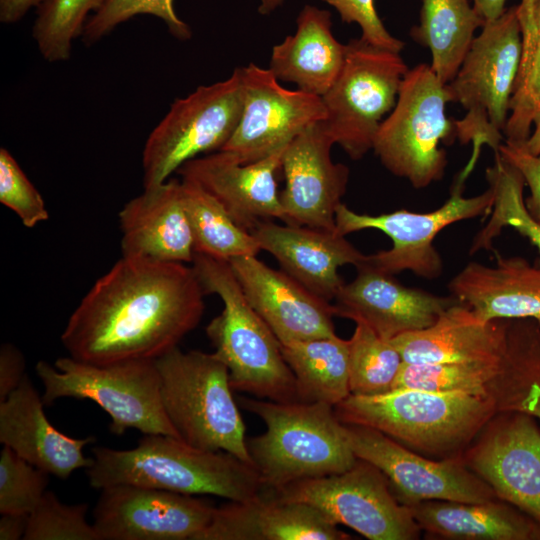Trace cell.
Masks as SVG:
<instances>
[{
  "instance_id": "21",
  "label": "cell",
  "mask_w": 540,
  "mask_h": 540,
  "mask_svg": "<svg viewBox=\"0 0 540 540\" xmlns=\"http://www.w3.org/2000/svg\"><path fill=\"white\" fill-rule=\"evenodd\" d=\"M284 149L247 164L219 150L189 160L177 172L212 195L238 226L251 232L262 221L283 219L276 173Z\"/></svg>"
},
{
  "instance_id": "35",
  "label": "cell",
  "mask_w": 540,
  "mask_h": 540,
  "mask_svg": "<svg viewBox=\"0 0 540 540\" xmlns=\"http://www.w3.org/2000/svg\"><path fill=\"white\" fill-rule=\"evenodd\" d=\"M492 166L486 169V180L493 191L492 213L486 225L476 234L469 253L493 249V242L504 227H513L527 238L540 254V224L528 213L524 202L525 181L521 173L500 153L494 154Z\"/></svg>"
},
{
  "instance_id": "27",
  "label": "cell",
  "mask_w": 540,
  "mask_h": 540,
  "mask_svg": "<svg viewBox=\"0 0 540 540\" xmlns=\"http://www.w3.org/2000/svg\"><path fill=\"white\" fill-rule=\"evenodd\" d=\"M507 320L484 321L464 303L444 311L429 327L391 339L404 363L499 361Z\"/></svg>"
},
{
  "instance_id": "22",
  "label": "cell",
  "mask_w": 540,
  "mask_h": 540,
  "mask_svg": "<svg viewBox=\"0 0 540 540\" xmlns=\"http://www.w3.org/2000/svg\"><path fill=\"white\" fill-rule=\"evenodd\" d=\"M251 233L260 249L278 261L281 270L329 302L344 285L339 268L356 267L366 256L336 230L266 220L258 223Z\"/></svg>"
},
{
  "instance_id": "23",
  "label": "cell",
  "mask_w": 540,
  "mask_h": 540,
  "mask_svg": "<svg viewBox=\"0 0 540 540\" xmlns=\"http://www.w3.org/2000/svg\"><path fill=\"white\" fill-rule=\"evenodd\" d=\"M318 508L281 500L268 489L247 501L215 508L195 540H348L350 535Z\"/></svg>"
},
{
  "instance_id": "14",
  "label": "cell",
  "mask_w": 540,
  "mask_h": 540,
  "mask_svg": "<svg viewBox=\"0 0 540 540\" xmlns=\"http://www.w3.org/2000/svg\"><path fill=\"white\" fill-rule=\"evenodd\" d=\"M342 424L354 455L377 467L397 500L408 507L427 500L479 503L498 499L492 488L467 467L462 455L432 459L376 429Z\"/></svg>"
},
{
  "instance_id": "24",
  "label": "cell",
  "mask_w": 540,
  "mask_h": 540,
  "mask_svg": "<svg viewBox=\"0 0 540 540\" xmlns=\"http://www.w3.org/2000/svg\"><path fill=\"white\" fill-rule=\"evenodd\" d=\"M42 395L26 374L19 386L0 402V443L37 468L65 480L77 469L89 468L84 455L93 436L73 438L56 429L44 412Z\"/></svg>"
},
{
  "instance_id": "39",
  "label": "cell",
  "mask_w": 540,
  "mask_h": 540,
  "mask_svg": "<svg viewBox=\"0 0 540 540\" xmlns=\"http://www.w3.org/2000/svg\"><path fill=\"white\" fill-rule=\"evenodd\" d=\"M152 15L161 19L170 34L188 40L191 29L175 12L174 0H105L89 17L81 34L86 45H92L112 32L118 25L137 15Z\"/></svg>"
},
{
  "instance_id": "31",
  "label": "cell",
  "mask_w": 540,
  "mask_h": 540,
  "mask_svg": "<svg viewBox=\"0 0 540 540\" xmlns=\"http://www.w3.org/2000/svg\"><path fill=\"white\" fill-rule=\"evenodd\" d=\"M485 20L468 0H422L420 24L412 38L431 52V68L444 85L458 72L477 28Z\"/></svg>"
},
{
  "instance_id": "6",
  "label": "cell",
  "mask_w": 540,
  "mask_h": 540,
  "mask_svg": "<svg viewBox=\"0 0 540 540\" xmlns=\"http://www.w3.org/2000/svg\"><path fill=\"white\" fill-rule=\"evenodd\" d=\"M521 53L515 5L498 19L485 22L455 77L446 84L451 101L460 103L466 110L462 119L454 120L455 135L461 144L472 145L466 164L472 171L484 146L497 154L504 141Z\"/></svg>"
},
{
  "instance_id": "28",
  "label": "cell",
  "mask_w": 540,
  "mask_h": 540,
  "mask_svg": "<svg viewBox=\"0 0 540 540\" xmlns=\"http://www.w3.org/2000/svg\"><path fill=\"white\" fill-rule=\"evenodd\" d=\"M296 24L294 34L273 46L268 68L279 81L322 97L342 70L346 44L333 35L327 10L305 5Z\"/></svg>"
},
{
  "instance_id": "50",
  "label": "cell",
  "mask_w": 540,
  "mask_h": 540,
  "mask_svg": "<svg viewBox=\"0 0 540 540\" xmlns=\"http://www.w3.org/2000/svg\"><path fill=\"white\" fill-rule=\"evenodd\" d=\"M285 0H259L258 12L268 15L279 8Z\"/></svg>"
},
{
  "instance_id": "33",
  "label": "cell",
  "mask_w": 540,
  "mask_h": 540,
  "mask_svg": "<svg viewBox=\"0 0 540 540\" xmlns=\"http://www.w3.org/2000/svg\"><path fill=\"white\" fill-rule=\"evenodd\" d=\"M180 180L195 253L225 261L257 256L261 249L250 231L238 226L223 206L197 183Z\"/></svg>"
},
{
  "instance_id": "10",
  "label": "cell",
  "mask_w": 540,
  "mask_h": 540,
  "mask_svg": "<svg viewBox=\"0 0 540 540\" xmlns=\"http://www.w3.org/2000/svg\"><path fill=\"white\" fill-rule=\"evenodd\" d=\"M408 70L399 52L361 37L346 44L342 70L321 97L326 109L322 125L351 159L359 160L372 150L379 126L394 108Z\"/></svg>"
},
{
  "instance_id": "47",
  "label": "cell",
  "mask_w": 540,
  "mask_h": 540,
  "mask_svg": "<svg viewBox=\"0 0 540 540\" xmlns=\"http://www.w3.org/2000/svg\"><path fill=\"white\" fill-rule=\"evenodd\" d=\"M44 0H0V21L13 24L21 20L33 7H38Z\"/></svg>"
},
{
  "instance_id": "44",
  "label": "cell",
  "mask_w": 540,
  "mask_h": 540,
  "mask_svg": "<svg viewBox=\"0 0 540 540\" xmlns=\"http://www.w3.org/2000/svg\"><path fill=\"white\" fill-rule=\"evenodd\" d=\"M500 155L512 164L524 178L530 194L524 199L529 215L540 224V155H534L519 142L504 140Z\"/></svg>"
},
{
  "instance_id": "15",
  "label": "cell",
  "mask_w": 540,
  "mask_h": 540,
  "mask_svg": "<svg viewBox=\"0 0 540 540\" xmlns=\"http://www.w3.org/2000/svg\"><path fill=\"white\" fill-rule=\"evenodd\" d=\"M242 113L221 150L242 163L264 159L285 148L308 127L326 118L320 96L283 87L269 68L254 63L239 67Z\"/></svg>"
},
{
  "instance_id": "18",
  "label": "cell",
  "mask_w": 540,
  "mask_h": 540,
  "mask_svg": "<svg viewBox=\"0 0 540 540\" xmlns=\"http://www.w3.org/2000/svg\"><path fill=\"white\" fill-rule=\"evenodd\" d=\"M334 142L322 122L296 136L284 149L280 193L282 221L287 224L336 230V210L349 182V168L331 158Z\"/></svg>"
},
{
  "instance_id": "3",
  "label": "cell",
  "mask_w": 540,
  "mask_h": 540,
  "mask_svg": "<svg viewBox=\"0 0 540 540\" xmlns=\"http://www.w3.org/2000/svg\"><path fill=\"white\" fill-rule=\"evenodd\" d=\"M340 422L376 429L432 459L461 456L497 413L488 395L398 389L350 394L334 406Z\"/></svg>"
},
{
  "instance_id": "48",
  "label": "cell",
  "mask_w": 540,
  "mask_h": 540,
  "mask_svg": "<svg viewBox=\"0 0 540 540\" xmlns=\"http://www.w3.org/2000/svg\"><path fill=\"white\" fill-rule=\"evenodd\" d=\"M506 0H473V7L486 21L498 19L505 12Z\"/></svg>"
},
{
  "instance_id": "19",
  "label": "cell",
  "mask_w": 540,
  "mask_h": 540,
  "mask_svg": "<svg viewBox=\"0 0 540 540\" xmlns=\"http://www.w3.org/2000/svg\"><path fill=\"white\" fill-rule=\"evenodd\" d=\"M229 263L247 300L281 344L336 334L333 303L257 256L237 257Z\"/></svg>"
},
{
  "instance_id": "9",
  "label": "cell",
  "mask_w": 540,
  "mask_h": 540,
  "mask_svg": "<svg viewBox=\"0 0 540 540\" xmlns=\"http://www.w3.org/2000/svg\"><path fill=\"white\" fill-rule=\"evenodd\" d=\"M451 96L430 65L405 74L391 112L381 122L372 150L395 176L421 189L442 179L447 155L440 143L453 141L455 123L447 117Z\"/></svg>"
},
{
  "instance_id": "45",
  "label": "cell",
  "mask_w": 540,
  "mask_h": 540,
  "mask_svg": "<svg viewBox=\"0 0 540 540\" xmlns=\"http://www.w3.org/2000/svg\"><path fill=\"white\" fill-rule=\"evenodd\" d=\"M25 375L22 352L11 343H3L0 348V402L19 386Z\"/></svg>"
},
{
  "instance_id": "20",
  "label": "cell",
  "mask_w": 540,
  "mask_h": 540,
  "mask_svg": "<svg viewBox=\"0 0 540 540\" xmlns=\"http://www.w3.org/2000/svg\"><path fill=\"white\" fill-rule=\"evenodd\" d=\"M356 268L355 278L344 283L334 299L335 315L361 321L384 339L425 329L460 302L452 295L438 296L405 286L364 261Z\"/></svg>"
},
{
  "instance_id": "30",
  "label": "cell",
  "mask_w": 540,
  "mask_h": 540,
  "mask_svg": "<svg viewBox=\"0 0 540 540\" xmlns=\"http://www.w3.org/2000/svg\"><path fill=\"white\" fill-rule=\"evenodd\" d=\"M487 393L498 411H518L540 420V323L535 319L507 321L501 369Z\"/></svg>"
},
{
  "instance_id": "49",
  "label": "cell",
  "mask_w": 540,
  "mask_h": 540,
  "mask_svg": "<svg viewBox=\"0 0 540 540\" xmlns=\"http://www.w3.org/2000/svg\"><path fill=\"white\" fill-rule=\"evenodd\" d=\"M532 128L527 140L522 144L530 153L540 155V107L533 116Z\"/></svg>"
},
{
  "instance_id": "12",
  "label": "cell",
  "mask_w": 540,
  "mask_h": 540,
  "mask_svg": "<svg viewBox=\"0 0 540 540\" xmlns=\"http://www.w3.org/2000/svg\"><path fill=\"white\" fill-rule=\"evenodd\" d=\"M468 177L461 170L448 200L430 212L401 209L369 215L357 213L341 203L335 215L336 232L346 236L366 229L379 230L391 239L392 247L366 255L364 263L390 275L411 271L424 279H436L443 271L442 258L434 247L436 235L453 223L492 210L494 195L491 188L473 197L464 196V183Z\"/></svg>"
},
{
  "instance_id": "16",
  "label": "cell",
  "mask_w": 540,
  "mask_h": 540,
  "mask_svg": "<svg viewBox=\"0 0 540 540\" xmlns=\"http://www.w3.org/2000/svg\"><path fill=\"white\" fill-rule=\"evenodd\" d=\"M462 458L498 499L540 521V429L534 417L498 411Z\"/></svg>"
},
{
  "instance_id": "34",
  "label": "cell",
  "mask_w": 540,
  "mask_h": 540,
  "mask_svg": "<svg viewBox=\"0 0 540 540\" xmlns=\"http://www.w3.org/2000/svg\"><path fill=\"white\" fill-rule=\"evenodd\" d=\"M516 9L522 53L503 135L507 141L523 143L540 107V0H520Z\"/></svg>"
},
{
  "instance_id": "13",
  "label": "cell",
  "mask_w": 540,
  "mask_h": 540,
  "mask_svg": "<svg viewBox=\"0 0 540 540\" xmlns=\"http://www.w3.org/2000/svg\"><path fill=\"white\" fill-rule=\"evenodd\" d=\"M268 490L281 500L308 503L370 540H416L421 535L410 508L397 500L386 476L361 459L342 473Z\"/></svg>"
},
{
  "instance_id": "5",
  "label": "cell",
  "mask_w": 540,
  "mask_h": 540,
  "mask_svg": "<svg viewBox=\"0 0 540 540\" xmlns=\"http://www.w3.org/2000/svg\"><path fill=\"white\" fill-rule=\"evenodd\" d=\"M247 411L265 424L247 440L252 462L265 488L342 473L357 461L334 406L323 402H275L240 397Z\"/></svg>"
},
{
  "instance_id": "38",
  "label": "cell",
  "mask_w": 540,
  "mask_h": 540,
  "mask_svg": "<svg viewBox=\"0 0 540 540\" xmlns=\"http://www.w3.org/2000/svg\"><path fill=\"white\" fill-rule=\"evenodd\" d=\"M105 0H44L37 7L32 36L48 62L70 58L73 41L81 36L89 12Z\"/></svg>"
},
{
  "instance_id": "41",
  "label": "cell",
  "mask_w": 540,
  "mask_h": 540,
  "mask_svg": "<svg viewBox=\"0 0 540 540\" xmlns=\"http://www.w3.org/2000/svg\"><path fill=\"white\" fill-rule=\"evenodd\" d=\"M49 475L3 445L0 452V513L29 514L47 491Z\"/></svg>"
},
{
  "instance_id": "32",
  "label": "cell",
  "mask_w": 540,
  "mask_h": 540,
  "mask_svg": "<svg viewBox=\"0 0 540 540\" xmlns=\"http://www.w3.org/2000/svg\"><path fill=\"white\" fill-rule=\"evenodd\" d=\"M300 402L337 405L350 393L349 344L337 334L281 344Z\"/></svg>"
},
{
  "instance_id": "25",
  "label": "cell",
  "mask_w": 540,
  "mask_h": 540,
  "mask_svg": "<svg viewBox=\"0 0 540 540\" xmlns=\"http://www.w3.org/2000/svg\"><path fill=\"white\" fill-rule=\"evenodd\" d=\"M124 257L192 263L194 239L184 207L181 180L144 188L119 212Z\"/></svg>"
},
{
  "instance_id": "36",
  "label": "cell",
  "mask_w": 540,
  "mask_h": 540,
  "mask_svg": "<svg viewBox=\"0 0 540 540\" xmlns=\"http://www.w3.org/2000/svg\"><path fill=\"white\" fill-rule=\"evenodd\" d=\"M349 344V387L353 395L390 392L404 363L391 340L379 336L367 324L356 321Z\"/></svg>"
},
{
  "instance_id": "40",
  "label": "cell",
  "mask_w": 540,
  "mask_h": 540,
  "mask_svg": "<svg viewBox=\"0 0 540 540\" xmlns=\"http://www.w3.org/2000/svg\"><path fill=\"white\" fill-rule=\"evenodd\" d=\"M88 504H65L46 491L28 515L24 540H99L87 521Z\"/></svg>"
},
{
  "instance_id": "1",
  "label": "cell",
  "mask_w": 540,
  "mask_h": 540,
  "mask_svg": "<svg viewBox=\"0 0 540 540\" xmlns=\"http://www.w3.org/2000/svg\"><path fill=\"white\" fill-rule=\"evenodd\" d=\"M205 295L192 265L122 256L73 311L61 342L92 364L155 360L197 327Z\"/></svg>"
},
{
  "instance_id": "43",
  "label": "cell",
  "mask_w": 540,
  "mask_h": 540,
  "mask_svg": "<svg viewBox=\"0 0 540 540\" xmlns=\"http://www.w3.org/2000/svg\"><path fill=\"white\" fill-rule=\"evenodd\" d=\"M335 8L342 21L356 23L361 38L385 49L401 52L404 42L391 35L377 14L375 0H321Z\"/></svg>"
},
{
  "instance_id": "7",
  "label": "cell",
  "mask_w": 540,
  "mask_h": 540,
  "mask_svg": "<svg viewBox=\"0 0 540 540\" xmlns=\"http://www.w3.org/2000/svg\"><path fill=\"white\" fill-rule=\"evenodd\" d=\"M155 364L165 413L180 438L253 465L229 372L216 354L175 347L155 359Z\"/></svg>"
},
{
  "instance_id": "46",
  "label": "cell",
  "mask_w": 540,
  "mask_h": 540,
  "mask_svg": "<svg viewBox=\"0 0 540 540\" xmlns=\"http://www.w3.org/2000/svg\"><path fill=\"white\" fill-rule=\"evenodd\" d=\"M28 515L22 513H4L0 518V540L23 539L27 524Z\"/></svg>"
},
{
  "instance_id": "11",
  "label": "cell",
  "mask_w": 540,
  "mask_h": 540,
  "mask_svg": "<svg viewBox=\"0 0 540 540\" xmlns=\"http://www.w3.org/2000/svg\"><path fill=\"white\" fill-rule=\"evenodd\" d=\"M241 113L239 68L223 81L199 86L176 99L144 145V188L164 183L191 159L221 150L234 133Z\"/></svg>"
},
{
  "instance_id": "26",
  "label": "cell",
  "mask_w": 540,
  "mask_h": 540,
  "mask_svg": "<svg viewBox=\"0 0 540 540\" xmlns=\"http://www.w3.org/2000/svg\"><path fill=\"white\" fill-rule=\"evenodd\" d=\"M493 266L470 262L448 289L484 321L535 319L540 323V266L495 253Z\"/></svg>"
},
{
  "instance_id": "17",
  "label": "cell",
  "mask_w": 540,
  "mask_h": 540,
  "mask_svg": "<svg viewBox=\"0 0 540 540\" xmlns=\"http://www.w3.org/2000/svg\"><path fill=\"white\" fill-rule=\"evenodd\" d=\"M215 508L195 495L117 484L101 489L93 525L99 540H195Z\"/></svg>"
},
{
  "instance_id": "8",
  "label": "cell",
  "mask_w": 540,
  "mask_h": 540,
  "mask_svg": "<svg viewBox=\"0 0 540 540\" xmlns=\"http://www.w3.org/2000/svg\"><path fill=\"white\" fill-rule=\"evenodd\" d=\"M35 372L43 384L45 405L67 397L91 400L111 417L109 429L115 435L134 428L143 434L181 439L162 404L155 360L133 359L99 365L68 356L58 358L54 366L40 360Z\"/></svg>"
},
{
  "instance_id": "4",
  "label": "cell",
  "mask_w": 540,
  "mask_h": 540,
  "mask_svg": "<svg viewBox=\"0 0 540 540\" xmlns=\"http://www.w3.org/2000/svg\"><path fill=\"white\" fill-rule=\"evenodd\" d=\"M191 264L205 293L219 296L224 305L205 331L228 369L232 390L275 402H300L281 343L247 300L229 261L195 253Z\"/></svg>"
},
{
  "instance_id": "2",
  "label": "cell",
  "mask_w": 540,
  "mask_h": 540,
  "mask_svg": "<svg viewBox=\"0 0 540 540\" xmlns=\"http://www.w3.org/2000/svg\"><path fill=\"white\" fill-rule=\"evenodd\" d=\"M91 487L132 484L187 495L247 501L265 488L256 468L225 451L194 447L163 434H144L132 449L92 448Z\"/></svg>"
},
{
  "instance_id": "42",
  "label": "cell",
  "mask_w": 540,
  "mask_h": 540,
  "mask_svg": "<svg viewBox=\"0 0 540 540\" xmlns=\"http://www.w3.org/2000/svg\"><path fill=\"white\" fill-rule=\"evenodd\" d=\"M0 202L27 228L49 218L45 202L6 148L0 149Z\"/></svg>"
},
{
  "instance_id": "37",
  "label": "cell",
  "mask_w": 540,
  "mask_h": 540,
  "mask_svg": "<svg viewBox=\"0 0 540 540\" xmlns=\"http://www.w3.org/2000/svg\"><path fill=\"white\" fill-rule=\"evenodd\" d=\"M499 361L403 363L392 390L488 395L487 388L501 369Z\"/></svg>"
},
{
  "instance_id": "29",
  "label": "cell",
  "mask_w": 540,
  "mask_h": 540,
  "mask_svg": "<svg viewBox=\"0 0 540 540\" xmlns=\"http://www.w3.org/2000/svg\"><path fill=\"white\" fill-rule=\"evenodd\" d=\"M409 508L430 538L540 540V521L500 499L479 503L427 500Z\"/></svg>"
}]
</instances>
